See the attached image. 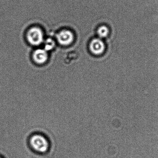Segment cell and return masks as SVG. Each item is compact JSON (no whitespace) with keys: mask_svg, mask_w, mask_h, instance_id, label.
I'll use <instances>...</instances> for the list:
<instances>
[{"mask_svg":"<svg viewBox=\"0 0 158 158\" xmlns=\"http://www.w3.org/2000/svg\"><path fill=\"white\" fill-rule=\"evenodd\" d=\"M0 158H3L2 157L0 156Z\"/></svg>","mask_w":158,"mask_h":158,"instance_id":"obj_8","label":"cell"},{"mask_svg":"<svg viewBox=\"0 0 158 158\" xmlns=\"http://www.w3.org/2000/svg\"><path fill=\"white\" fill-rule=\"evenodd\" d=\"M32 57L33 61L36 64H43L48 60V53L44 49H37L33 52Z\"/></svg>","mask_w":158,"mask_h":158,"instance_id":"obj_5","label":"cell"},{"mask_svg":"<svg viewBox=\"0 0 158 158\" xmlns=\"http://www.w3.org/2000/svg\"><path fill=\"white\" fill-rule=\"evenodd\" d=\"M109 32V30L106 26H101L97 30L98 35L100 38H106L108 35Z\"/></svg>","mask_w":158,"mask_h":158,"instance_id":"obj_6","label":"cell"},{"mask_svg":"<svg viewBox=\"0 0 158 158\" xmlns=\"http://www.w3.org/2000/svg\"><path fill=\"white\" fill-rule=\"evenodd\" d=\"M56 39L60 44L67 45L73 42L74 35L73 32L69 30L64 29L58 32L56 35Z\"/></svg>","mask_w":158,"mask_h":158,"instance_id":"obj_3","label":"cell"},{"mask_svg":"<svg viewBox=\"0 0 158 158\" xmlns=\"http://www.w3.org/2000/svg\"><path fill=\"white\" fill-rule=\"evenodd\" d=\"M55 43L54 41L51 39H48L46 40L44 44V50L46 51L52 50L54 47Z\"/></svg>","mask_w":158,"mask_h":158,"instance_id":"obj_7","label":"cell"},{"mask_svg":"<svg viewBox=\"0 0 158 158\" xmlns=\"http://www.w3.org/2000/svg\"><path fill=\"white\" fill-rule=\"evenodd\" d=\"M26 40L31 45L37 46L40 45L44 41V34L40 28L33 27L27 31Z\"/></svg>","mask_w":158,"mask_h":158,"instance_id":"obj_2","label":"cell"},{"mask_svg":"<svg viewBox=\"0 0 158 158\" xmlns=\"http://www.w3.org/2000/svg\"><path fill=\"white\" fill-rule=\"evenodd\" d=\"M89 48L93 54L98 55L103 53L105 51V45L101 39L96 38L91 41L89 45Z\"/></svg>","mask_w":158,"mask_h":158,"instance_id":"obj_4","label":"cell"},{"mask_svg":"<svg viewBox=\"0 0 158 158\" xmlns=\"http://www.w3.org/2000/svg\"><path fill=\"white\" fill-rule=\"evenodd\" d=\"M28 144L30 148L37 153H45L49 149L48 141L41 135H31L29 138Z\"/></svg>","mask_w":158,"mask_h":158,"instance_id":"obj_1","label":"cell"}]
</instances>
